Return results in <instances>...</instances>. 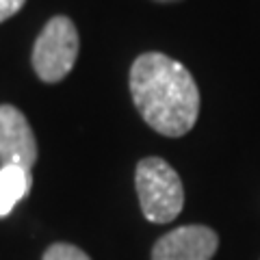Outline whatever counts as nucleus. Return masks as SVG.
I'll return each instance as SVG.
<instances>
[{
  "instance_id": "4",
  "label": "nucleus",
  "mask_w": 260,
  "mask_h": 260,
  "mask_svg": "<svg viewBox=\"0 0 260 260\" xmlns=\"http://www.w3.org/2000/svg\"><path fill=\"white\" fill-rule=\"evenodd\" d=\"M219 237L208 225H182L162 234L152 247V260H210Z\"/></svg>"
},
{
  "instance_id": "9",
  "label": "nucleus",
  "mask_w": 260,
  "mask_h": 260,
  "mask_svg": "<svg viewBox=\"0 0 260 260\" xmlns=\"http://www.w3.org/2000/svg\"><path fill=\"white\" fill-rule=\"evenodd\" d=\"M156 3H178V0H156Z\"/></svg>"
},
{
  "instance_id": "5",
  "label": "nucleus",
  "mask_w": 260,
  "mask_h": 260,
  "mask_svg": "<svg viewBox=\"0 0 260 260\" xmlns=\"http://www.w3.org/2000/svg\"><path fill=\"white\" fill-rule=\"evenodd\" d=\"M37 160V141L28 119L11 104L0 107V162L32 169Z\"/></svg>"
},
{
  "instance_id": "1",
  "label": "nucleus",
  "mask_w": 260,
  "mask_h": 260,
  "mask_svg": "<svg viewBox=\"0 0 260 260\" xmlns=\"http://www.w3.org/2000/svg\"><path fill=\"white\" fill-rule=\"evenodd\" d=\"M130 95L154 133L184 137L200 115V89L180 61L162 52H143L135 59L128 76Z\"/></svg>"
},
{
  "instance_id": "7",
  "label": "nucleus",
  "mask_w": 260,
  "mask_h": 260,
  "mask_svg": "<svg viewBox=\"0 0 260 260\" xmlns=\"http://www.w3.org/2000/svg\"><path fill=\"white\" fill-rule=\"evenodd\" d=\"M44 260H91L80 247L70 243H54L44 251Z\"/></svg>"
},
{
  "instance_id": "3",
  "label": "nucleus",
  "mask_w": 260,
  "mask_h": 260,
  "mask_svg": "<svg viewBox=\"0 0 260 260\" xmlns=\"http://www.w3.org/2000/svg\"><path fill=\"white\" fill-rule=\"evenodd\" d=\"M78 50L80 39L74 22L68 15H54L32 46V70L44 83H59L74 68Z\"/></svg>"
},
{
  "instance_id": "8",
  "label": "nucleus",
  "mask_w": 260,
  "mask_h": 260,
  "mask_svg": "<svg viewBox=\"0 0 260 260\" xmlns=\"http://www.w3.org/2000/svg\"><path fill=\"white\" fill-rule=\"evenodd\" d=\"M26 0H0V22L9 20L11 15L18 13Z\"/></svg>"
},
{
  "instance_id": "2",
  "label": "nucleus",
  "mask_w": 260,
  "mask_h": 260,
  "mask_svg": "<svg viewBox=\"0 0 260 260\" xmlns=\"http://www.w3.org/2000/svg\"><path fill=\"white\" fill-rule=\"evenodd\" d=\"M135 186L143 217L152 223H169L182 213L184 186L176 169L165 158L148 156L139 160Z\"/></svg>"
},
{
  "instance_id": "6",
  "label": "nucleus",
  "mask_w": 260,
  "mask_h": 260,
  "mask_svg": "<svg viewBox=\"0 0 260 260\" xmlns=\"http://www.w3.org/2000/svg\"><path fill=\"white\" fill-rule=\"evenodd\" d=\"M30 184V169H24L20 165L0 167V217H7L22 198H26Z\"/></svg>"
}]
</instances>
